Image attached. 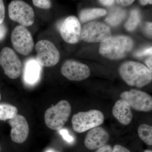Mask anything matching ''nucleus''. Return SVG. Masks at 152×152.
Here are the masks:
<instances>
[{"label": "nucleus", "mask_w": 152, "mask_h": 152, "mask_svg": "<svg viewBox=\"0 0 152 152\" xmlns=\"http://www.w3.org/2000/svg\"><path fill=\"white\" fill-rule=\"evenodd\" d=\"M110 140L109 133L102 127L93 128L88 132L85 137V146L89 150L99 148L107 144Z\"/></svg>", "instance_id": "4468645a"}, {"label": "nucleus", "mask_w": 152, "mask_h": 152, "mask_svg": "<svg viewBox=\"0 0 152 152\" xmlns=\"http://www.w3.org/2000/svg\"><path fill=\"white\" fill-rule=\"evenodd\" d=\"M0 150H1V148H0Z\"/></svg>", "instance_id": "e433bc0d"}, {"label": "nucleus", "mask_w": 152, "mask_h": 152, "mask_svg": "<svg viewBox=\"0 0 152 152\" xmlns=\"http://www.w3.org/2000/svg\"><path fill=\"white\" fill-rule=\"evenodd\" d=\"M36 60L41 66H54L59 61L60 54L54 44L47 40L39 41L36 44Z\"/></svg>", "instance_id": "423d86ee"}, {"label": "nucleus", "mask_w": 152, "mask_h": 152, "mask_svg": "<svg viewBox=\"0 0 152 152\" xmlns=\"http://www.w3.org/2000/svg\"><path fill=\"white\" fill-rule=\"evenodd\" d=\"M99 1L104 6H110L113 4L115 1L113 0H101Z\"/></svg>", "instance_id": "c756f323"}, {"label": "nucleus", "mask_w": 152, "mask_h": 152, "mask_svg": "<svg viewBox=\"0 0 152 152\" xmlns=\"http://www.w3.org/2000/svg\"><path fill=\"white\" fill-rule=\"evenodd\" d=\"M112 37L111 30L101 22H90L82 29L80 39L89 43L103 42Z\"/></svg>", "instance_id": "0eeeda50"}, {"label": "nucleus", "mask_w": 152, "mask_h": 152, "mask_svg": "<svg viewBox=\"0 0 152 152\" xmlns=\"http://www.w3.org/2000/svg\"><path fill=\"white\" fill-rule=\"evenodd\" d=\"M121 99L129 104L131 108L140 112H150L152 110V97L148 93L132 89L122 93Z\"/></svg>", "instance_id": "9d476101"}, {"label": "nucleus", "mask_w": 152, "mask_h": 152, "mask_svg": "<svg viewBox=\"0 0 152 152\" xmlns=\"http://www.w3.org/2000/svg\"><path fill=\"white\" fill-rule=\"evenodd\" d=\"M138 133L140 138L147 145H152V126L146 124L139 126Z\"/></svg>", "instance_id": "aec40b11"}, {"label": "nucleus", "mask_w": 152, "mask_h": 152, "mask_svg": "<svg viewBox=\"0 0 152 152\" xmlns=\"http://www.w3.org/2000/svg\"><path fill=\"white\" fill-rule=\"evenodd\" d=\"M112 152H131V151L130 150L123 146L116 145L114 146L112 149Z\"/></svg>", "instance_id": "a878e982"}, {"label": "nucleus", "mask_w": 152, "mask_h": 152, "mask_svg": "<svg viewBox=\"0 0 152 152\" xmlns=\"http://www.w3.org/2000/svg\"><path fill=\"white\" fill-rule=\"evenodd\" d=\"M112 112L114 117L122 125L129 124L132 120L133 115L130 106L124 100L116 102Z\"/></svg>", "instance_id": "2eb2a0df"}, {"label": "nucleus", "mask_w": 152, "mask_h": 152, "mask_svg": "<svg viewBox=\"0 0 152 152\" xmlns=\"http://www.w3.org/2000/svg\"><path fill=\"white\" fill-rule=\"evenodd\" d=\"M134 47V42L129 37L125 36H112L101 43L100 53L112 60L121 59L126 56Z\"/></svg>", "instance_id": "f03ea898"}, {"label": "nucleus", "mask_w": 152, "mask_h": 152, "mask_svg": "<svg viewBox=\"0 0 152 152\" xmlns=\"http://www.w3.org/2000/svg\"><path fill=\"white\" fill-rule=\"evenodd\" d=\"M33 4L39 8L49 10L51 7L52 3L49 0H33Z\"/></svg>", "instance_id": "4be33fe9"}, {"label": "nucleus", "mask_w": 152, "mask_h": 152, "mask_svg": "<svg viewBox=\"0 0 152 152\" xmlns=\"http://www.w3.org/2000/svg\"><path fill=\"white\" fill-rule=\"evenodd\" d=\"M5 15V8L4 1L0 0V24L2 23L4 20Z\"/></svg>", "instance_id": "393cba45"}, {"label": "nucleus", "mask_w": 152, "mask_h": 152, "mask_svg": "<svg viewBox=\"0 0 152 152\" xmlns=\"http://www.w3.org/2000/svg\"><path fill=\"white\" fill-rule=\"evenodd\" d=\"M143 152H152L151 150H146Z\"/></svg>", "instance_id": "72a5a7b5"}, {"label": "nucleus", "mask_w": 152, "mask_h": 152, "mask_svg": "<svg viewBox=\"0 0 152 152\" xmlns=\"http://www.w3.org/2000/svg\"><path fill=\"white\" fill-rule=\"evenodd\" d=\"M152 53V47H151L136 52L134 53V56L136 57L140 58V57L145 56L151 55Z\"/></svg>", "instance_id": "5701e85b"}, {"label": "nucleus", "mask_w": 152, "mask_h": 152, "mask_svg": "<svg viewBox=\"0 0 152 152\" xmlns=\"http://www.w3.org/2000/svg\"><path fill=\"white\" fill-rule=\"evenodd\" d=\"M61 72L68 80L74 81L84 80L89 77L91 73L88 66L72 60L65 62L62 66Z\"/></svg>", "instance_id": "f8f14e48"}, {"label": "nucleus", "mask_w": 152, "mask_h": 152, "mask_svg": "<svg viewBox=\"0 0 152 152\" xmlns=\"http://www.w3.org/2000/svg\"><path fill=\"white\" fill-rule=\"evenodd\" d=\"M11 127L10 136L13 141L17 143H22L27 139L29 133V128L26 119L22 115H17L9 120Z\"/></svg>", "instance_id": "ddd939ff"}, {"label": "nucleus", "mask_w": 152, "mask_h": 152, "mask_svg": "<svg viewBox=\"0 0 152 152\" xmlns=\"http://www.w3.org/2000/svg\"><path fill=\"white\" fill-rule=\"evenodd\" d=\"M107 14L106 10L102 8H91L82 10L79 14L80 21L85 23L99 17L103 16Z\"/></svg>", "instance_id": "f3484780"}, {"label": "nucleus", "mask_w": 152, "mask_h": 152, "mask_svg": "<svg viewBox=\"0 0 152 152\" xmlns=\"http://www.w3.org/2000/svg\"><path fill=\"white\" fill-rule=\"evenodd\" d=\"M8 11L10 19L20 26H30L34 22L35 14L32 7L23 1H12L9 4Z\"/></svg>", "instance_id": "39448f33"}, {"label": "nucleus", "mask_w": 152, "mask_h": 152, "mask_svg": "<svg viewBox=\"0 0 152 152\" xmlns=\"http://www.w3.org/2000/svg\"><path fill=\"white\" fill-rule=\"evenodd\" d=\"M119 73L126 83L131 86L142 88L152 81V72L138 62L130 61L124 63L120 66Z\"/></svg>", "instance_id": "f257e3e1"}, {"label": "nucleus", "mask_w": 152, "mask_h": 152, "mask_svg": "<svg viewBox=\"0 0 152 152\" xmlns=\"http://www.w3.org/2000/svg\"><path fill=\"white\" fill-rule=\"evenodd\" d=\"M140 20L141 15L140 11L137 9L132 10L127 21L125 25L126 29L129 31L135 29L140 21Z\"/></svg>", "instance_id": "412c9836"}, {"label": "nucleus", "mask_w": 152, "mask_h": 152, "mask_svg": "<svg viewBox=\"0 0 152 152\" xmlns=\"http://www.w3.org/2000/svg\"><path fill=\"white\" fill-rule=\"evenodd\" d=\"M59 132L61 135L62 136L63 138L69 142H71L73 141V138L72 136L70 135L67 130L66 129H61Z\"/></svg>", "instance_id": "b1692460"}, {"label": "nucleus", "mask_w": 152, "mask_h": 152, "mask_svg": "<svg viewBox=\"0 0 152 152\" xmlns=\"http://www.w3.org/2000/svg\"><path fill=\"white\" fill-rule=\"evenodd\" d=\"M46 152H54L53 151H51V150H49V151H47Z\"/></svg>", "instance_id": "f704fd0d"}, {"label": "nucleus", "mask_w": 152, "mask_h": 152, "mask_svg": "<svg viewBox=\"0 0 152 152\" xmlns=\"http://www.w3.org/2000/svg\"><path fill=\"white\" fill-rule=\"evenodd\" d=\"M7 32V29L3 23L0 24V41L4 39Z\"/></svg>", "instance_id": "bb28decb"}, {"label": "nucleus", "mask_w": 152, "mask_h": 152, "mask_svg": "<svg viewBox=\"0 0 152 152\" xmlns=\"http://www.w3.org/2000/svg\"><path fill=\"white\" fill-rule=\"evenodd\" d=\"M126 12L120 8L113 9L106 18L105 22L112 26H116L119 24L125 18Z\"/></svg>", "instance_id": "a211bd4d"}, {"label": "nucleus", "mask_w": 152, "mask_h": 152, "mask_svg": "<svg viewBox=\"0 0 152 152\" xmlns=\"http://www.w3.org/2000/svg\"><path fill=\"white\" fill-rule=\"evenodd\" d=\"M140 2L142 5H146L148 4H152V1H150V0H143V1H140Z\"/></svg>", "instance_id": "473e14b6"}, {"label": "nucleus", "mask_w": 152, "mask_h": 152, "mask_svg": "<svg viewBox=\"0 0 152 152\" xmlns=\"http://www.w3.org/2000/svg\"><path fill=\"white\" fill-rule=\"evenodd\" d=\"M11 41L15 50L23 56L29 54L34 46L31 32L25 27L20 25L17 26L13 30Z\"/></svg>", "instance_id": "1a4fd4ad"}, {"label": "nucleus", "mask_w": 152, "mask_h": 152, "mask_svg": "<svg viewBox=\"0 0 152 152\" xmlns=\"http://www.w3.org/2000/svg\"><path fill=\"white\" fill-rule=\"evenodd\" d=\"M134 1H131V0H118L116 1L117 3L123 6H128L134 3Z\"/></svg>", "instance_id": "c85d7f7f"}, {"label": "nucleus", "mask_w": 152, "mask_h": 152, "mask_svg": "<svg viewBox=\"0 0 152 152\" xmlns=\"http://www.w3.org/2000/svg\"><path fill=\"white\" fill-rule=\"evenodd\" d=\"M0 65L5 74L10 78H18L21 75V61L15 52L10 48L6 47L2 50L0 53Z\"/></svg>", "instance_id": "6e6552de"}, {"label": "nucleus", "mask_w": 152, "mask_h": 152, "mask_svg": "<svg viewBox=\"0 0 152 152\" xmlns=\"http://www.w3.org/2000/svg\"><path fill=\"white\" fill-rule=\"evenodd\" d=\"M152 56L148 58L145 61V64L147 65V67L148 68L151 72L152 71Z\"/></svg>", "instance_id": "7c9ffc66"}, {"label": "nucleus", "mask_w": 152, "mask_h": 152, "mask_svg": "<svg viewBox=\"0 0 152 152\" xmlns=\"http://www.w3.org/2000/svg\"><path fill=\"white\" fill-rule=\"evenodd\" d=\"M72 111L69 103L66 100L60 101L46 111L45 121L48 127L55 131L62 129L69 119Z\"/></svg>", "instance_id": "7ed1b4c3"}, {"label": "nucleus", "mask_w": 152, "mask_h": 152, "mask_svg": "<svg viewBox=\"0 0 152 152\" xmlns=\"http://www.w3.org/2000/svg\"><path fill=\"white\" fill-rule=\"evenodd\" d=\"M152 23H148L145 28L147 33L151 36H152Z\"/></svg>", "instance_id": "2f4dec72"}, {"label": "nucleus", "mask_w": 152, "mask_h": 152, "mask_svg": "<svg viewBox=\"0 0 152 152\" xmlns=\"http://www.w3.org/2000/svg\"><path fill=\"white\" fill-rule=\"evenodd\" d=\"M113 148L108 145H105L104 146L98 148L96 152H112Z\"/></svg>", "instance_id": "cd10ccee"}, {"label": "nucleus", "mask_w": 152, "mask_h": 152, "mask_svg": "<svg viewBox=\"0 0 152 152\" xmlns=\"http://www.w3.org/2000/svg\"><path fill=\"white\" fill-rule=\"evenodd\" d=\"M104 121V116L102 112L99 110H91L75 114L72 118V123L74 131L82 133L99 126Z\"/></svg>", "instance_id": "20e7f679"}, {"label": "nucleus", "mask_w": 152, "mask_h": 152, "mask_svg": "<svg viewBox=\"0 0 152 152\" xmlns=\"http://www.w3.org/2000/svg\"><path fill=\"white\" fill-rule=\"evenodd\" d=\"M42 66L35 59H30L26 63L24 71V80L26 83L32 84L37 82L40 77Z\"/></svg>", "instance_id": "dca6fc26"}, {"label": "nucleus", "mask_w": 152, "mask_h": 152, "mask_svg": "<svg viewBox=\"0 0 152 152\" xmlns=\"http://www.w3.org/2000/svg\"><path fill=\"white\" fill-rule=\"evenodd\" d=\"M1 94H0V100H1Z\"/></svg>", "instance_id": "c9c22d12"}, {"label": "nucleus", "mask_w": 152, "mask_h": 152, "mask_svg": "<svg viewBox=\"0 0 152 152\" xmlns=\"http://www.w3.org/2000/svg\"><path fill=\"white\" fill-rule=\"evenodd\" d=\"M18 113V109L15 106L7 104H0V121L11 119Z\"/></svg>", "instance_id": "6ab92c4d"}, {"label": "nucleus", "mask_w": 152, "mask_h": 152, "mask_svg": "<svg viewBox=\"0 0 152 152\" xmlns=\"http://www.w3.org/2000/svg\"><path fill=\"white\" fill-rule=\"evenodd\" d=\"M61 37L66 42L76 44L80 39L82 28L78 19L75 16L67 17L60 28Z\"/></svg>", "instance_id": "9b49d317"}]
</instances>
